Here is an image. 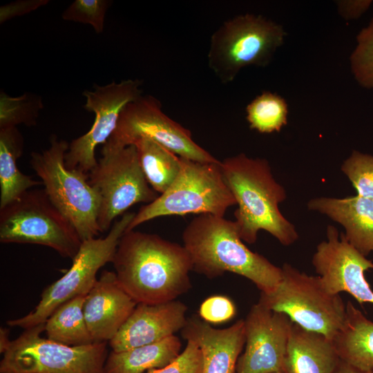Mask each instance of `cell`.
<instances>
[{
	"mask_svg": "<svg viewBox=\"0 0 373 373\" xmlns=\"http://www.w3.org/2000/svg\"><path fill=\"white\" fill-rule=\"evenodd\" d=\"M112 263L119 284L137 304L175 300L192 287L186 249L156 234L125 231Z\"/></svg>",
	"mask_w": 373,
	"mask_h": 373,
	"instance_id": "1",
	"label": "cell"
},
{
	"mask_svg": "<svg viewBox=\"0 0 373 373\" xmlns=\"http://www.w3.org/2000/svg\"><path fill=\"white\" fill-rule=\"evenodd\" d=\"M182 240L193 270L209 278L231 272L249 279L263 293L274 290L281 280V268L243 243L235 221L198 215L184 229Z\"/></svg>",
	"mask_w": 373,
	"mask_h": 373,
	"instance_id": "2",
	"label": "cell"
},
{
	"mask_svg": "<svg viewBox=\"0 0 373 373\" xmlns=\"http://www.w3.org/2000/svg\"><path fill=\"white\" fill-rule=\"evenodd\" d=\"M220 165L238 205L234 221L242 241L254 243L258 231L264 230L285 246L295 242L298 234L278 207L286 193L273 177L269 162L240 153L220 161Z\"/></svg>",
	"mask_w": 373,
	"mask_h": 373,
	"instance_id": "3",
	"label": "cell"
},
{
	"mask_svg": "<svg viewBox=\"0 0 373 373\" xmlns=\"http://www.w3.org/2000/svg\"><path fill=\"white\" fill-rule=\"evenodd\" d=\"M286 35L282 25L261 15H236L212 34L209 68L221 83L229 84L245 67L267 66Z\"/></svg>",
	"mask_w": 373,
	"mask_h": 373,
	"instance_id": "4",
	"label": "cell"
},
{
	"mask_svg": "<svg viewBox=\"0 0 373 373\" xmlns=\"http://www.w3.org/2000/svg\"><path fill=\"white\" fill-rule=\"evenodd\" d=\"M180 172L169 189L135 213L126 231L165 216L195 213L224 217L236 204L223 176L220 161L200 162L180 157Z\"/></svg>",
	"mask_w": 373,
	"mask_h": 373,
	"instance_id": "5",
	"label": "cell"
},
{
	"mask_svg": "<svg viewBox=\"0 0 373 373\" xmlns=\"http://www.w3.org/2000/svg\"><path fill=\"white\" fill-rule=\"evenodd\" d=\"M68 147L66 141L52 135L49 148L32 152L30 164L41 180L52 203L70 221L83 241L101 233L97 222L101 200L88 182V174L66 166Z\"/></svg>",
	"mask_w": 373,
	"mask_h": 373,
	"instance_id": "6",
	"label": "cell"
},
{
	"mask_svg": "<svg viewBox=\"0 0 373 373\" xmlns=\"http://www.w3.org/2000/svg\"><path fill=\"white\" fill-rule=\"evenodd\" d=\"M282 278L274 290L260 292L258 303L286 314L293 323L333 341L342 328L346 305L339 294L329 293L320 277L301 272L285 263Z\"/></svg>",
	"mask_w": 373,
	"mask_h": 373,
	"instance_id": "7",
	"label": "cell"
},
{
	"mask_svg": "<svg viewBox=\"0 0 373 373\" xmlns=\"http://www.w3.org/2000/svg\"><path fill=\"white\" fill-rule=\"evenodd\" d=\"M0 242L40 245L73 260L82 241L42 189L29 190L0 209Z\"/></svg>",
	"mask_w": 373,
	"mask_h": 373,
	"instance_id": "8",
	"label": "cell"
},
{
	"mask_svg": "<svg viewBox=\"0 0 373 373\" xmlns=\"http://www.w3.org/2000/svg\"><path fill=\"white\" fill-rule=\"evenodd\" d=\"M45 323L25 329L0 362V373H106V342L64 345L41 336Z\"/></svg>",
	"mask_w": 373,
	"mask_h": 373,
	"instance_id": "9",
	"label": "cell"
},
{
	"mask_svg": "<svg viewBox=\"0 0 373 373\" xmlns=\"http://www.w3.org/2000/svg\"><path fill=\"white\" fill-rule=\"evenodd\" d=\"M135 213L126 212L114 221L104 238H92L82 242L69 269L42 292L35 308L26 316L8 320L10 327L27 329L46 323L61 304L81 294H87L97 281V273L107 262H112L122 235Z\"/></svg>",
	"mask_w": 373,
	"mask_h": 373,
	"instance_id": "10",
	"label": "cell"
},
{
	"mask_svg": "<svg viewBox=\"0 0 373 373\" xmlns=\"http://www.w3.org/2000/svg\"><path fill=\"white\" fill-rule=\"evenodd\" d=\"M101 153L97 164L88 173V182L100 196L97 222L103 233L131 207L151 203L160 194L147 182L135 145Z\"/></svg>",
	"mask_w": 373,
	"mask_h": 373,
	"instance_id": "11",
	"label": "cell"
},
{
	"mask_svg": "<svg viewBox=\"0 0 373 373\" xmlns=\"http://www.w3.org/2000/svg\"><path fill=\"white\" fill-rule=\"evenodd\" d=\"M140 138L150 139L182 158L200 162L219 161L193 140L189 130L162 111L158 99L149 95H141L124 107L115 130L101 151L122 149Z\"/></svg>",
	"mask_w": 373,
	"mask_h": 373,
	"instance_id": "12",
	"label": "cell"
},
{
	"mask_svg": "<svg viewBox=\"0 0 373 373\" xmlns=\"http://www.w3.org/2000/svg\"><path fill=\"white\" fill-rule=\"evenodd\" d=\"M142 81L128 79L84 90V109L95 115L93 124L85 134L72 140L65 154V165L88 174L97 164L95 149L104 145L117 127L121 112L129 103L142 95Z\"/></svg>",
	"mask_w": 373,
	"mask_h": 373,
	"instance_id": "13",
	"label": "cell"
},
{
	"mask_svg": "<svg viewBox=\"0 0 373 373\" xmlns=\"http://www.w3.org/2000/svg\"><path fill=\"white\" fill-rule=\"evenodd\" d=\"M245 321V347L235 373L285 371V358L293 323L285 314L260 303L254 304Z\"/></svg>",
	"mask_w": 373,
	"mask_h": 373,
	"instance_id": "14",
	"label": "cell"
},
{
	"mask_svg": "<svg viewBox=\"0 0 373 373\" xmlns=\"http://www.w3.org/2000/svg\"><path fill=\"white\" fill-rule=\"evenodd\" d=\"M312 264L329 293L347 292L360 304H373V291L365 276L366 271L373 269V262L348 242L344 233L339 235L329 225L327 240L318 245Z\"/></svg>",
	"mask_w": 373,
	"mask_h": 373,
	"instance_id": "15",
	"label": "cell"
},
{
	"mask_svg": "<svg viewBox=\"0 0 373 373\" xmlns=\"http://www.w3.org/2000/svg\"><path fill=\"white\" fill-rule=\"evenodd\" d=\"M187 309L184 303L176 300L138 303L109 344L113 351L122 352L173 336L184 327Z\"/></svg>",
	"mask_w": 373,
	"mask_h": 373,
	"instance_id": "16",
	"label": "cell"
},
{
	"mask_svg": "<svg viewBox=\"0 0 373 373\" xmlns=\"http://www.w3.org/2000/svg\"><path fill=\"white\" fill-rule=\"evenodd\" d=\"M137 305L119 284L115 273L104 270L87 294L83 307L94 341H110Z\"/></svg>",
	"mask_w": 373,
	"mask_h": 373,
	"instance_id": "17",
	"label": "cell"
},
{
	"mask_svg": "<svg viewBox=\"0 0 373 373\" xmlns=\"http://www.w3.org/2000/svg\"><path fill=\"white\" fill-rule=\"evenodd\" d=\"M181 334L184 339L195 343L200 349L202 373H235L245 344L244 319L227 328L216 329L193 315L186 318Z\"/></svg>",
	"mask_w": 373,
	"mask_h": 373,
	"instance_id": "18",
	"label": "cell"
},
{
	"mask_svg": "<svg viewBox=\"0 0 373 373\" xmlns=\"http://www.w3.org/2000/svg\"><path fill=\"white\" fill-rule=\"evenodd\" d=\"M309 210L341 224L348 242L363 256L373 251V198L356 195L343 198L320 197L307 203Z\"/></svg>",
	"mask_w": 373,
	"mask_h": 373,
	"instance_id": "19",
	"label": "cell"
},
{
	"mask_svg": "<svg viewBox=\"0 0 373 373\" xmlns=\"http://www.w3.org/2000/svg\"><path fill=\"white\" fill-rule=\"evenodd\" d=\"M340 361L333 341L292 324L285 358L287 373H334Z\"/></svg>",
	"mask_w": 373,
	"mask_h": 373,
	"instance_id": "20",
	"label": "cell"
},
{
	"mask_svg": "<svg viewBox=\"0 0 373 373\" xmlns=\"http://www.w3.org/2000/svg\"><path fill=\"white\" fill-rule=\"evenodd\" d=\"M333 342L341 361L363 372H373V322L351 301L346 304L343 325Z\"/></svg>",
	"mask_w": 373,
	"mask_h": 373,
	"instance_id": "21",
	"label": "cell"
},
{
	"mask_svg": "<svg viewBox=\"0 0 373 373\" xmlns=\"http://www.w3.org/2000/svg\"><path fill=\"white\" fill-rule=\"evenodd\" d=\"M182 343L175 335L162 341L122 352H112L105 363L106 373H146L164 367L181 353Z\"/></svg>",
	"mask_w": 373,
	"mask_h": 373,
	"instance_id": "22",
	"label": "cell"
},
{
	"mask_svg": "<svg viewBox=\"0 0 373 373\" xmlns=\"http://www.w3.org/2000/svg\"><path fill=\"white\" fill-rule=\"evenodd\" d=\"M23 137L17 127L0 129V209L21 198L34 186L43 184L23 174L17 165L23 153Z\"/></svg>",
	"mask_w": 373,
	"mask_h": 373,
	"instance_id": "23",
	"label": "cell"
},
{
	"mask_svg": "<svg viewBox=\"0 0 373 373\" xmlns=\"http://www.w3.org/2000/svg\"><path fill=\"white\" fill-rule=\"evenodd\" d=\"M87 294L78 295L59 305L45 323L47 338L70 346H83L95 343L84 315Z\"/></svg>",
	"mask_w": 373,
	"mask_h": 373,
	"instance_id": "24",
	"label": "cell"
},
{
	"mask_svg": "<svg viewBox=\"0 0 373 373\" xmlns=\"http://www.w3.org/2000/svg\"><path fill=\"white\" fill-rule=\"evenodd\" d=\"M133 144L147 182L157 193H163L180 172V157L148 138L138 139Z\"/></svg>",
	"mask_w": 373,
	"mask_h": 373,
	"instance_id": "25",
	"label": "cell"
},
{
	"mask_svg": "<svg viewBox=\"0 0 373 373\" xmlns=\"http://www.w3.org/2000/svg\"><path fill=\"white\" fill-rule=\"evenodd\" d=\"M249 127L260 133L279 132L287 124L288 106L281 96L265 91L246 107Z\"/></svg>",
	"mask_w": 373,
	"mask_h": 373,
	"instance_id": "26",
	"label": "cell"
},
{
	"mask_svg": "<svg viewBox=\"0 0 373 373\" xmlns=\"http://www.w3.org/2000/svg\"><path fill=\"white\" fill-rule=\"evenodd\" d=\"M44 108L42 97L26 92L18 97H11L3 91L0 94V129L17 127L23 124L28 126L37 124L39 111Z\"/></svg>",
	"mask_w": 373,
	"mask_h": 373,
	"instance_id": "27",
	"label": "cell"
},
{
	"mask_svg": "<svg viewBox=\"0 0 373 373\" xmlns=\"http://www.w3.org/2000/svg\"><path fill=\"white\" fill-rule=\"evenodd\" d=\"M350 61L357 83L365 88L373 90V16L356 35V45Z\"/></svg>",
	"mask_w": 373,
	"mask_h": 373,
	"instance_id": "28",
	"label": "cell"
},
{
	"mask_svg": "<svg viewBox=\"0 0 373 373\" xmlns=\"http://www.w3.org/2000/svg\"><path fill=\"white\" fill-rule=\"evenodd\" d=\"M341 171L357 191V195L373 198V155L354 151L343 162Z\"/></svg>",
	"mask_w": 373,
	"mask_h": 373,
	"instance_id": "29",
	"label": "cell"
},
{
	"mask_svg": "<svg viewBox=\"0 0 373 373\" xmlns=\"http://www.w3.org/2000/svg\"><path fill=\"white\" fill-rule=\"evenodd\" d=\"M111 3L108 0H75L63 12L61 17L65 21L90 25L96 33H102Z\"/></svg>",
	"mask_w": 373,
	"mask_h": 373,
	"instance_id": "30",
	"label": "cell"
},
{
	"mask_svg": "<svg viewBox=\"0 0 373 373\" xmlns=\"http://www.w3.org/2000/svg\"><path fill=\"white\" fill-rule=\"evenodd\" d=\"M199 316L208 323L219 324L232 319L236 314L233 300L226 296L215 295L207 298L200 305Z\"/></svg>",
	"mask_w": 373,
	"mask_h": 373,
	"instance_id": "31",
	"label": "cell"
},
{
	"mask_svg": "<svg viewBox=\"0 0 373 373\" xmlns=\"http://www.w3.org/2000/svg\"><path fill=\"white\" fill-rule=\"evenodd\" d=\"M146 373H202L201 350L195 343L187 341L186 347L173 362Z\"/></svg>",
	"mask_w": 373,
	"mask_h": 373,
	"instance_id": "32",
	"label": "cell"
},
{
	"mask_svg": "<svg viewBox=\"0 0 373 373\" xmlns=\"http://www.w3.org/2000/svg\"><path fill=\"white\" fill-rule=\"evenodd\" d=\"M48 0H18L0 8V23L23 16L48 3Z\"/></svg>",
	"mask_w": 373,
	"mask_h": 373,
	"instance_id": "33",
	"label": "cell"
},
{
	"mask_svg": "<svg viewBox=\"0 0 373 373\" xmlns=\"http://www.w3.org/2000/svg\"><path fill=\"white\" fill-rule=\"evenodd\" d=\"M372 0L336 1L339 15L345 20H355L365 14L372 4Z\"/></svg>",
	"mask_w": 373,
	"mask_h": 373,
	"instance_id": "34",
	"label": "cell"
},
{
	"mask_svg": "<svg viewBox=\"0 0 373 373\" xmlns=\"http://www.w3.org/2000/svg\"><path fill=\"white\" fill-rule=\"evenodd\" d=\"M11 341L9 338V330L5 327L0 329V352L3 354L8 349Z\"/></svg>",
	"mask_w": 373,
	"mask_h": 373,
	"instance_id": "35",
	"label": "cell"
},
{
	"mask_svg": "<svg viewBox=\"0 0 373 373\" xmlns=\"http://www.w3.org/2000/svg\"><path fill=\"white\" fill-rule=\"evenodd\" d=\"M334 373H372L359 370L341 360Z\"/></svg>",
	"mask_w": 373,
	"mask_h": 373,
	"instance_id": "36",
	"label": "cell"
},
{
	"mask_svg": "<svg viewBox=\"0 0 373 373\" xmlns=\"http://www.w3.org/2000/svg\"><path fill=\"white\" fill-rule=\"evenodd\" d=\"M273 373H287V372L286 371H279V372H276Z\"/></svg>",
	"mask_w": 373,
	"mask_h": 373,
	"instance_id": "37",
	"label": "cell"
},
{
	"mask_svg": "<svg viewBox=\"0 0 373 373\" xmlns=\"http://www.w3.org/2000/svg\"><path fill=\"white\" fill-rule=\"evenodd\" d=\"M372 373H373V372Z\"/></svg>",
	"mask_w": 373,
	"mask_h": 373,
	"instance_id": "38",
	"label": "cell"
}]
</instances>
